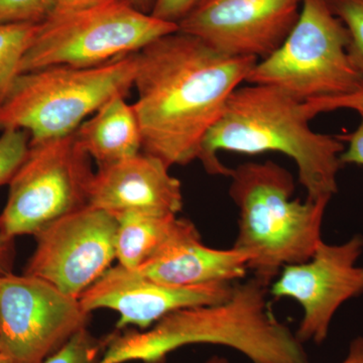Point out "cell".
<instances>
[{
    "label": "cell",
    "mask_w": 363,
    "mask_h": 363,
    "mask_svg": "<svg viewBox=\"0 0 363 363\" xmlns=\"http://www.w3.org/2000/svg\"><path fill=\"white\" fill-rule=\"evenodd\" d=\"M257 61L223 54L179 30L136 52L133 107L143 152L169 168L199 159L208 131Z\"/></svg>",
    "instance_id": "obj_1"
},
{
    "label": "cell",
    "mask_w": 363,
    "mask_h": 363,
    "mask_svg": "<svg viewBox=\"0 0 363 363\" xmlns=\"http://www.w3.org/2000/svg\"><path fill=\"white\" fill-rule=\"evenodd\" d=\"M267 291L252 278L234 284L219 304L178 310L147 330L112 334L98 363H161L196 344L231 348L252 363H309L304 344L269 310Z\"/></svg>",
    "instance_id": "obj_2"
},
{
    "label": "cell",
    "mask_w": 363,
    "mask_h": 363,
    "mask_svg": "<svg viewBox=\"0 0 363 363\" xmlns=\"http://www.w3.org/2000/svg\"><path fill=\"white\" fill-rule=\"evenodd\" d=\"M304 102L264 85L240 86L202 143L199 161L210 175L229 177L231 169L218 152L259 155L274 152L295 162L307 199L331 200L338 192L337 176L344 149L340 136L316 133Z\"/></svg>",
    "instance_id": "obj_3"
},
{
    "label": "cell",
    "mask_w": 363,
    "mask_h": 363,
    "mask_svg": "<svg viewBox=\"0 0 363 363\" xmlns=\"http://www.w3.org/2000/svg\"><path fill=\"white\" fill-rule=\"evenodd\" d=\"M229 178V195L240 212L233 247L250 257L253 278L269 286L284 267L311 259L330 200L293 199L292 174L272 161L245 162Z\"/></svg>",
    "instance_id": "obj_4"
},
{
    "label": "cell",
    "mask_w": 363,
    "mask_h": 363,
    "mask_svg": "<svg viewBox=\"0 0 363 363\" xmlns=\"http://www.w3.org/2000/svg\"><path fill=\"white\" fill-rule=\"evenodd\" d=\"M136 52L96 66L56 65L21 74L0 105V130L18 128L30 143L75 133L88 116L135 85Z\"/></svg>",
    "instance_id": "obj_5"
},
{
    "label": "cell",
    "mask_w": 363,
    "mask_h": 363,
    "mask_svg": "<svg viewBox=\"0 0 363 363\" xmlns=\"http://www.w3.org/2000/svg\"><path fill=\"white\" fill-rule=\"evenodd\" d=\"M178 30L128 0H54L23 57L21 74L49 66L100 65Z\"/></svg>",
    "instance_id": "obj_6"
},
{
    "label": "cell",
    "mask_w": 363,
    "mask_h": 363,
    "mask_svg": "<svg viewBox=\"0 0 363 363\" xmlns=\"http://www.w3.org/2000/svg\"><path fill=\"white\" fill-rule=\"evenodd\" d=\"M350 35L330 0H303L300 16L285 42L257 61L247 79L284 91L301 102L350 94L363 87L353 63Z\"/></svg>",
    "instance_id": "obj_7"
},
{
    "label": "cell",
    "mask_w": 363,
    "mask_h": 363,
    "mask_svg": "<svg viewBox=\"0 0 363 363\" xmlns=\"http://www.w3.org/2000/svg\"><path fill=\"white\" fill-rule=\"evenodd\" d=\"M93 176L91 157L75 133L30 143L25 162L9 183L0 227L13 238L35 235L52 221L87 206Z\"/></svg>",
    "instance_id": "obj_8"
},
{
    "label": "cell",
    "mask_w": 363,
    "mask_h": 363,
    "mask_svg": "<svg viewBox=\"0 0 363 363\" xmlns=\"http://www.w3.org/2000/svg\"><path fill=\"white\" fill-rule=\"evenodd\" d=\"M90 313L45 279L0 276V352L14 363H42L77 332Z\"/></svg>",
    "instance_id": "obj_9"
},
{
    "label": "cell",
    "mask_w": 363,
    "mask_h": 363,
    "mask_svg": "<svg viewBox=\"0 0 363 363\" xmlns=\"http://www.w3.org/2000/svg\"><path fill=\"white\" fill-rule=\"evenodd\" d=\"M116 217L89 205L60 217L33 235L25 274L79 298L116 259Z\"/></svg>",
    "instance_id": "obj_10"
},
{
    "label": "cell",
    "mask_w": 363,
    "mask_h": 363,
    "mask_svg": "<svg viewBox=\"0 0 363 363\" xmlns=\"http://www.w3.org/2000/svg\"><path fill=\"white\" fill-rule=\"evenodd\" d=\"M363 236L355 234L340 245L323 240L307 262L284 267L271 285V295L288 298L302 307L296 336L303 344H322L328 337L339 308L363 294Z\"/></svg>",
    "instance_id": "obj_11"
},
{
    "label": "cell",
    "mask_w": 363,
    "mask_h": 363,
    "mask_svg": "<svg viewBox=\"0 0 363 363\" xmlns=\"http://www.w3.org/2000/svg\"><path fill=\"white\" fill-rule=\"evenodd\" d=\"M303 0H204L179 30L233 57L264 60L285 42Z\"/></svg>",
    "instance_id": "obj_12"
},
{
    "label": "cell",
    "mask_w": 363,
    "mask_h": 363,
    "mask_svg": "<svg viewBox=\"0 0 363 363\" xmlns=\"http://www.w3.org/2000/svg\"><path fill=\"white\" fill-rule=\"evenodd\" d=\"M234 284L168 285L117 264L91 285L79 297V302L90 314L99 309L116 311L119 315L118 330L128 326L147 330L178 310L224 302L230 297Z\"/></svg>",
    "instance_id": "obj_13"
},
{
    "label": "cell",
    "mask_w": 363,
    "mask_h": 363,
    "mask_svg": "<svg viewBox=\"0 0 363 363\" xmlns=\"http://www.w3.org/2000/svg\"><path fill=\"white\" fill-rule=\"evenodd\" d=\"M88 205L112 215L126 211L178 215L183 208L181 182L162 160L140 152L98 169L90 183Z\"/></svg>",
    "instance_id": "obj_14"
},
{
    "label": "cell",
    "mask_w": 363,
    "mask_h": 363,
    "mask_svg": "<svg viewBox=\"0 0 363 363\" xmlns=\"http://www.w3.org/2000/svg\"><path fill=\"white\" fill-rule=\"evenodd\" d=\"M248 260L247 253L233 247L229 250L206 247L195 224L177 217L173 230L161 250L135 271L168 285L233 284L245 279Z\"/></svg>",
    "instance_id": "obj_15"
},
{
    "label": "cell",
    "mask_w": 363,
    "mask_h": 363,
    "mask_svg": "<svg viewBox=\"0 0 363 363\" xmlns=\"http://www.w3.org/2000/svg\"><path fill=\"white\" fill-rule=\"evenodd\" d=\"M86 154L96 162L98 169L106 168L140 154L142 133L133 104L125 97L109 100L75 131Z\"/></svg>",
    "instance_id": "obj_16"
},
{
    "label": "cell",
    "mask_w": 363,
    "mask_h": 363,
    "mask_svg": "<svg viewBox=\"0 0 363 363\" xmlns=\"http://www.w3.org/2000/svg\"><path fill=\"white\" fill-rule=\"evenodd\" d=\"M117 220L116 259L126 269H140L161 250L173 230L177 215L126 211Z\"/></svg>",
    "instance_id": "obj_17"
},
{
    "label": "cell",
    "mask_w": 363,
    "mask_h": 363,
    "mask_svg": "<svg viewBox=\"0 0 363 363\" xmlns=\"http://www.w3.org/2000/svg\"><path fill=\"white\" fill-rule=\"evenodd\" d=\"M39 26L40 23L0 25V105L21 75V62Z\"/></svg>",
    "instance_id": "obj_18"
},
{
    "label": "cell",
    "mask_w": 363,
    "mask_h": 363,
    "mask_svg": "<svg viewBox=\"0 0 363 363\" xmlns=\"http://www.w3.org/2000/svg\"><path fill=\"white\" fill-rule=\"evenodd\" d=\"M105 346L106 338L100 340L84 328L42 363H98Z\"/></svg>",
    "instance_id": "obj_19"
},
{
    "label": "cell",
    "mask_w": 363,
    "mask_h": 363,
    "mask_svg": "<svg viewBox=\"0 0 363 363\" xmlns=\"http://www.w3.org/2000/svg\"><path fill=\"white\" fill-rule=\"evenodd\" d=\"M0 136V186L11 183L25 162L30 150V135L26 130L6 128Z\"/></svg>",
    "instance_id": "obj_20"
},
{
    "label": "cell",
    "mask_w": 363,
    "mask_h": 363,
    "mask_svg": "<svg viewBox=\"0 0 363 363\" xmlns=\"http://www.w3.org/2000/svg\"><path fill=\"white\" fill-rule=\"evenodd\" d=\"M330 4L334 13L347 28L348 52L363 74V0H330Z\"/></svg>",
    "instance_id": "obj_21"
},
{
    "label": "cell",
    "mask_w": 363,
    "mask_h": 363,
    "mask_svg": "<svg viewBox=\"0 0 363 363\" xmlns=\"http://www.w3.org/2000/svg\"><path fill=\"white\" fill-rule=\"evenodd\" d=\"M54 9V0H0V25L42 23Z\"/></svg>",
    "instance_id": "obj_22"
},
{
    "label": "cell",
    "mask_w": 363,
    "mask_h": 363,
    "mask_svg": "<svg viewBox=\"0 0 363 363\" xmlns=\"http://www.w3.org/2000/svg\"><path fill=\"white\" fill-rule=\"evenodd\" d=\"M306 113L310 118H314L318 114L350 109L358 113H363V87L350 94L331 98H319L304 102Z\"/></svg>",
    "instance_id": "obj_23"
},
{
    "label": "cell",
    "mask_w": 363,
    "mask_h": 363,
    "mask_svg": "<svg viewBox=\"0 0 363 363\" xmlns=\"http://www.w3.org/2000/svg\"><path fill=\"white\" fill-rule=\"evenodd\" d=\"M201 0H155L150 16L178 26L199 6Z\"/></svg>",
    "instance_id": "obj_24"
},
{
    "label": "cell",
    "mask_w": 363,
    "mask_h": 363,
    "mask_svg": "<svg viewBox=\"0 0 363 363\" xmlns=\"http://www.w3.org/2000/svg\"><path fill=\"white\" fill-rule=\"evenodd\" d=\"M360 123L357 130L350 135L340 136L343 142L348 143L344 149L340 160L343 164H354L363 166V113L359 114Z\"/></svg>",
    "instance_id": "obj_25"
},
{
    "label": "cell",
    "mask_w": 363,
    "mask_h": 363,
    "mask_svg": "<svg viewBox=\"0 0 363 363\" xmlns=\"http://www.w3.org/2000/svg\"><path fill=\"white\" fill-rule=\"evenodd\" d=\"M16 260L14 238L7 235L0 227V276L13 272Z\"/></svg>",
    "instance_id": "obj_26"
},
{
    "label": "cell",
    "mask_w": 363,
    "mask_h": 363,
    "mask_svg": "<svg viewBox=\"0 0 363 363\" xmlns=\"http://www.w3.org/2000/svg\"><path fill=\"white\" fill-rule=\"evenodd\" d=\"M341 363H363V336L351 341L347 355Z\"/></svg>",
    "instance_id": "obj_27"
},
{
    "label": "cell",
    "mask_w": 363,
    "mask_h": 363,
    "mask_svg": "<svg viewBox=\"0 0 363 363\" xmlns=\"http://www.w3.org/2000/svg\"><path fill=\"white\" fill-rule=\"evenodd\" d=\"M131 6L143 13L150 14L154 7L155 0H128Z\"/></svg>",
    "instance_id": "obj_28"
},
{
    "label": "cell",
    "mask_w": 363,
    "mask_h": 363,
    "mask_svg": "<svg viewBox=\"0 0 363 363\" xmlns=\"http://www.w3.org/2000/svg\"><path fill=\"white\" fill-rule=\"evenodd\" d=\"M204 363H229V362L225 357L215 355V357L209 358V359L206 360Z\"/></svg>",
    "instance_id": "obj_29"
},
{
    "label": "cell",
    "mask_w": 363,
    "mask_h": 363,
    "mask_svg": "<svg viewBox=\"0 0 363 363\" xmlns=\"http://www.w3.org/2000/svg\"><path fill=\"white\" fill-rule=\"evenodd\" d=\"M0 363H14L9 357L0 352Z\"/></svg>",
    "instance_id": "obj_30"
},
{
    "label": "cell",
    "mask_w": 363,
    "mask_h": 363,
    "mask_svg": "<svg viewBox=\"0 0 363 363\" xmlns=\"http://www.w3.org/2000/svg\"><path fill=\"white\" fill-rule=\"evenodd\" d=\"M203 1H204V0H201V2H203ZM201 2H200V4H201Z\"/></svg>",
    "instance_id": "obj_31"
}]
</instances>
